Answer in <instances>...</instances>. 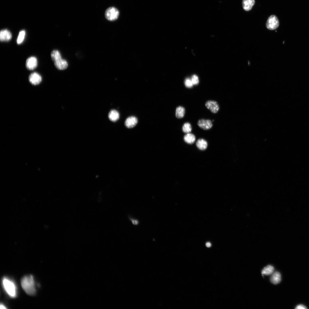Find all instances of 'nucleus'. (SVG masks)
Instances as JSON below:
<instances>
[{
  "label": "nucleus",
  "mask_w": 309,
  "mask_h": 309,
  "mask_svg": "<svg viewBox=\"0 0 309 309\" xmlns=\"http://www.w3.org/2000/svg\"><path fill=\"white\" fill-rule=\"evenodd\" d=\"M23 289L25 292L29 295H34L36 293L35 281L32 276H26L21 280Z\"/></svg>",
  "instance_id": "obj_1"
},
{
  "label": "nucleus",
  "mask_w": 309,
  "mask_h": 309,
  "mask_svg": "<svg viewBox=\"0 0 309 309\" xmlns=\"http://www.w3.org/2000/svg\"><path fill=\"white\" fill-rule=\"evenodd\" d=\"M3 286L8 295L12 298L17 295L16 288L13 282L9 278L4 277L2 280Z\"/></svg>",
  "instance_id": "obj_2"
},
{
  "label": "nucleus",
  "mask_w": 309,
  "mask_h": 309,
  "mask_svg": "<svg viewBox=\"0 0 309 309\" xmlns=\"http://www.w3.org/2000/svg\"><path fill=\"white\" fill-rule=\"evenodd\" d=\"M119 14V11L116 8L111 7L108 8L106 10L105 15L106 18L108 20L113 21L118 18Z\"/></svg>",
  "instance_id": "obj_3"
},
{
  "label": "nucleus",
  "mask_w": 309,
  "mask_h": 309,
  "mask_svg": "<svg viewBox=\"0 0 309 309\" xmlns=\"http://www.w3.org/2000/svg\"><path fill=\"white\" fill-rule=\"evenodd\" d=\"M267 28L271 30L277 29L279 25V20L275 15H272L268 18L266 24Z\"/></svg>",
  "instance_id": "obj_4"
},
{
  "label": "nucleus",
  "mask_w": 309,
  "mask_h": 309,
  "mask_svg": "<svg viewBox=\"0 0 309 309\" xmlns=\"http://www.w3.org/2000/svg\"><path fill=\"white\" fill-rule=\"evenodd\" d=\"M206 107L213 113H217L219 110V107L217 102L214 100H209L205 103Z\"/></svg>",
  "instance_id": "obj_5"
},
{
  "label": "nucleus",
  "mask_w": 309,
  "mask_h": 309,
  "mask_svg": "<svg viewBox=\"0 0 309 309\" xmlns=\"http://www.w3.org/2000/svg\"><path fill=\"white\" fill-rule=\"evenodd\" d=\"M197 124L200 128L204 130L211 129L213 125L212 121L210 120L203 119L199 120L197 122Z\"/></svg>",
  "instance_id": "obj_6"
},
{
  "label": "nucleus",
  "mask_w": 309,
  "mask_h": 309,
  "mask_svg": "<svg viewBox=\"0 0 309 309\" xmlns=\"http://www.w3.org/2000/svg\"><path fill=\"white\" fill-rule=\"evenodd\" d=\"M37 61L36 58L32 56L28 58L26 61L25 66L29 70H33L37 66Z\"/></svg>",
  "instance_id": "obj_7"
},
{
  "label": "nucleus",
  "mask_w": 309,
  "mask_h": 309,
  "mask_svg": "<svg viewBox=\"0 0 309 309\" xmlns=\"http://www.w3.org/2000/svg\"><path fill=\"white\" fill-rule=\"evenodd\" d=\"M29 80L32 84L36 85L39 84L41 81V76L36 72L31 73L29 77Z\"/></svg>",
  "instance_id": "obj_8"
},
{
  "label": "nucleus",
  "mask_w": 309,
  "mask_h": 309,
  "mask_svg": "<svg viewBox=\"0 0 309 309\" xmlns=\"http://www.w3.org/2000/svg\"><path fill=\"white\" fill-rule=\"evenodd\" d=\"M11 33L7 29L1 30L0 32V40L1 41H7L12 38Z\"/></svg>",
  "instance_id": "obj_9"
},
{
  "label": "nucleus",
  "mask_w": 309,
  "mask_h": 309,
  "mask_svg": "<svg viewBox=\"0 0 309 309\" xmlns=\"http://www.w3.org/2000/svg\"><path fill=\"white\" fill-rule=\"evenodd\" d=\"M137 118L134 116H130L126 120L124 124L125 126L128 128H131L134 127L137 124Z\"/></svg>",
  "instance_id": "obj_10"
},
{
  "label": "nucleus",
  "mask_w": 309,
  "mask_h": 309,
  "mask_svg": "<svg viewBox=\"0 0 309 309\" xmlns=\"http://www.w3.org/2000/svg\"><path fill=\"white\" fill-rule=\"evenodd\" d=\"M56 68L59 70H64L66 69L68 66L67 62L65 60L61 59L54 62Z\"/></svg>",
  "instance_id": "obj_11"
},
{
  "label": "nucleus",
  "mask_w": 309,
  "mask_h": 309,
  "mask_svg": "<svg viewBox=\"0 0 309 309\" xmlns=\"http://www.w3.org/2000/svg\"><path fill=\"white\" fill-rule=\"evenodd\" d=\"M281 279V275L280 273L276 271L272 273L270 278V281L273 284H276L280 282Z\"/></svg>",
  "instance_id": "obj_12"
},
{
  "label": "nucleus",
  "mask_w": 309,
  "mask_h": 309,
  "mask_svg": "<svg viewBox=\"0 0 309 309\" xmlns=\"http://www.w3.org/2000/svg\"><path fill=\"white\" fill-rule=\"evenodd\" d=\"M255 0H243L242 5L244 10L246 11L250 10L255 3Z\"/></svg>",
  "instance_id": "obj_13"
},
{
  "label": "nucleus",
  "mask_w": 309,
  "mask_h": 309,
  "mask_svg": "<svg viewBox=\"0 0 309 309\" xmlns=\"http://www.w3.org/2000/svg\"><path fill=\"white\" fill-rule=\"evenodd\" d=\"M108 117L111 121L115 122L118 119L119 117V114L116 110H112L109 112Z\"/></svg>",
  "instance_id": "obj_14"
},
{
  "label": "nucleus",
  "mask_w": 309,
  "mask_h": 309,
  "mask_svg": "<svg viewBox=\"0 0 309 309\" xmlns=\"http://www.w3.org/2000/svg\"><path fill=\"white\" fill-rule=\"evenodd\" d=\"M196 145L199 149L204 150L207 148L208 144L206 140L203 139L201 138L197 140Z\"/></svg>",
  "instance_id": "obj_15"
},
{
  "label": "nucleus",
  "mask_w": 309,
  "mask_h": 309,
  "mask_svg": "<svg viewBox=\"0 0 309 309\" xmlns=\"http://www.w3.org/2000/svg\"><path fill=\"white\" fill-rule=\"evenodd\" d=\"M185 112V109L184 107L181 106H179L176 109V117L178 118H182L184 116Z\"/></svg>",
  "instance_id": "obj_16"
},
{
  "label": "nucleus",
  "mask_w": 309,
  "mask_h": 309,
  "mask_svg": "<svg viewBox=\"0 0 309 309\" xmlns=\"http://www.w3.org/2000/svg\"><path fill=\"white\" fill-rule=\"evenodd\" d=\"M183 138L184 141L187 143L192 144L195 141V137L193 134L188 133L184 136Z\"/></svg>",
  "instance_id": "obj_17"
},
{
  "label": "nucleus",
  "mask_w": 309,
  "mask_h": 309,
  "mask_svg": "<svg viewBox=\"0 0 309 309\" xmlns=\"http://www.w3.org/2000/svg\"><path fill=\"white\" fill-rule=\"evenodd\" d=\"M51 56L54 62L62 59L60 53L57 50L52 51L51 52Z\"/></svg>",
  "instance_id": "obj_18"
},
{
  "label": "nucleus",
  "mask_w": 309,
  "mask_h": 309,
  "mask_svg": "<svg viewBox=\"0 0 309 309\" xmlns=\"http://www.w3.org/2000/svg\"><path fill=\"white\" fill-rule=\"evenodd\" d=\"M274 270V268L272 266L268 265L263 269L262 271V275H270L273 273Z\"/></svg>",
  "instance_id": "obj_19"
},
{
  "label": "nucleus",
  "mask_w": 309,
  "mask_h": 309,
  "mask_svg": "<svg viewBox=\"0 0 309 309\" xmlns=\"http://www.w3.org/2000/svg\"><path fill=\"white\" fill-rule=\"evenodd\" d=\"M182 130L185 133H190L192 130V127L191 124L188 122H185L183 124L182 127Z\"/></svg>",
  "instance_id": "obj_20"
},
{
  "label": "nucleus",
  "mask_w": 309,
  "mask_h": 309,
  "mask_svg": "<svg viewBox=\"0 0 309 309\" xmlns=\"http://www.w3.org/2000/svg\"><path fill=\"white\" fill-rule=\"evenodd\" d=\"M25 35V31L24 30H22L19 32L17 41V44H20L23 42Z\"/></svg>",
  "instance_id": "obj_21"
},
{
  "label": "nucleus",
  "mask_w": 309,
  "mask_h": 309,
  "mask_svg": "<svg viewBox=\"0 0 309 309\" xmlns=\"http://www.w3.org/2000/svg\"><path fill=\"white\" fill-rule=\"evenodd\" d=\"M185 86L188 88H191L193 85L191 79L187 78L185 79Z\"/></svg>",
  "instance_id": "obj_22"
},
{
  "label": "nucleus",
  "mask_w": 309,
  "mask_h": 309,
  "mask_svg": "<svg viewBox=\"0 0 309 309\" xmlns=\"http://www.w3.org/2000/svg\"><path fill=\"white\" fill-rule=\"evenodd\" d=\"M191 81L193 85H197L199 83V80L198 76L195 75H193L191 79Z\"/></svg>",
  "instance_id": "obj_23"
},
{
  "label": "nucleus",
  "mask_w": 309,
  "mask_h": 309,
  "mask_svg": "<svg viewBox=\"0 0 309 309\" xmlns=\"http://www.w3.org/2000/svg\"><path fill=\"white\" fill-rule=\"evenodd\" d=\"M130 219L132 224L134 225H137L139 223L138 221L136 219L130 218Z\"/></svg>",
  "instance_id": "obj_24"
},
{
  "label": "nucleus",
  "mask_w": 309,
  "mask_h": 309,
  "mask_svg": "<svg viewBox=\"0 0 309 309\" xmlns=\"http://www.w3.org/2000/svg\"><path fill=\"white\" fill-rule=\"evenodd\" d=\"M296 309H306L307 308L304 305L302 304H299L297 305L295 308Z\"/></svg>",
  "instance_id": "obj_25"
},
{
  "label": "nucleus",
  "mask_w": 309,
  "mask_h": 309,
  "mask_svg": "<svg viewBox=\"0 0 309 309\" xmlns=\"http://www.w3.org/2000/svg\"><path fill=\"white\" fill-rule=\"evenodd\" d=\"M0 309H5L7 308L5 307V306L2 304H0Z\"/></svg>",
  "instance_id": "obj_26"
},
{
  "label": "nucleus",
  "mask_w": 309,
  "mask_h": 309,
  "mask_svg": "<svg viewBox=\"0 0 309 309\" xmlns=\"http://www.w3.org/2000/svg\"><path fill=\"white\" fill-rule=\"evenodd\" d=\"M211 245V244L210 242H208L206 243V246L207 247H210Z\"/></svg>",
  "instance_id": "obj_27"
}]
</instances>
